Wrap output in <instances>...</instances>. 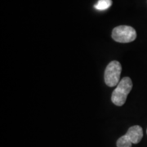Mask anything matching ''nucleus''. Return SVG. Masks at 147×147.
<instances>
[{
  "mask_svg": "<svg viewBox=\"0 0 147 147\" xmlns=\"http://www.w3.org/2000/svg\"><path fill=\"white\" fill-rule=\"evenodd\" d=\"M143 137L142 127L134 125L128 128L125 135L122 136L116 142L117 147H131L132 144H138Z\"/></svg>",
  "mask_w": 147,
  "mask_h": 147,
  "instance_id": "nucleus-2",
  "label": "nucleus"
},
{
  "mask_svg": "<svg viewBox=\"0 0 147 147\" xmlns=\"http://www.w3.org/2000/svg\"><path fill=\"white\" fill-rule=\"evenodd\" d=\"M132 88V82L129 77H125L120 80L115 89L112 92L111 100L115 105L122 106L124 105L127 95Z\"/></svg>",
  "mask_w": 147,
  "mask_h": 147,
  "instance_id": "nucleus-1",
  "label": "nucleus"
},
{
  "mask_svg": "<svg viewBox=\"0 0 147 147\" xmlns=\"http://www.w3.org/2000/svg\"><path fill=\"white\" fill-rule=\"evenodd\" d=\"M146 133H147V130H146Z\"/></svg>",
  "mask_w": 147,
  "mask_h": 147,
  "instance_id": "nucleus-6",
  "label": "nucleus"
},
{
  "mask_svg": "<svg viewBox=\"0 0 147 147\" xmlns=\"http://www.w3.org/2000/svg\"><path fill=\"white\" fill-rule=\"evenodd\" d=\"M136 38V30L134 28L128 26H119L112 30V38L118 42H131L134 41Z\"/></svg>",
  "mask_w": 147,
  "mask_h": 147,
  "instance_id": "nucleus-4",
  "label": "nucleus"
},
{
  "mask_svg": "<svg viewBox=\"0 0 147 147\" xmlns=\"http://www.w3.org/2000/svg\"><path fill=\"white\" fill-rule=\"evenodd\" d=\"M112 5V0H98L94 5L95 9L98 11H105L110 8Z\"/></svg>",
  "mask_w": 147,
  "mask_h": 147,
  "instance_id": "nucleus-5",
  "label": "nucleus"
},
{
  "mask_svg": "<svg viewBox=\"0 0 147 147\" xmlns=\"http://www.w3.org/2000/svg\"><path fill=\"white\" fill-rule=\"evenodd\" d=\"M122 72L121 64L118 61H112L107 65L105 68L104 79L105 83L109 87H115L120 82V75Z\"/></svg>",
  "mask_w": 147,
  "mask_h": 147,
  "instance_id": "nucleus-3",
  "label": "nucleus"
}]
</instances>
